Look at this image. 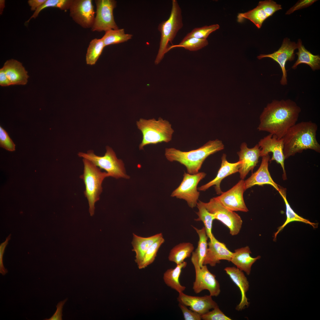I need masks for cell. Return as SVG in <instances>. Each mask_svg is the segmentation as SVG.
Listing matches in <instances>:
<instances>
[{
    "label": "cell",
    "mask_w": 320,
    "mask_h": 320,
    "mask_svg": "<svg viewBox=\"0 0 320 320\" xmlns=\"http://www.w3.org/2000/svg\"><path fill=\"white\" fill-rule=\"evenodd\" d=\"M84 170L80 178L84 181L85 190V196L89 204V212L91 216L94 214L95 203L99 200L103 191L102 183L104 179L109 177L105 172L101 169L90 161L83 159Z\"/></svg>",
    "instance_id": "4"
},
{
    "label": "cell",
    "mask_w": 320,
    "mask_h": 320,
    "mask_svg": "<svg viewBox=\"0 0 320 320\" xmlns=\"http://www.w3.org/2000/svg\"><path fill=\"white\" fill-rule=\"evenodd\" d=\"M137 128L141 131L143 139L140 144V150L145 146L151 144L170 141L174 130L171 124L167 121L159 118L157 120L154 119L148 120L140 119L136 122Z\"/></svg>",
    "instance_id": "5"
},
{
    "label": "cell",
    "mask_w": 320,
    "mask_h": 320,
    "mask_svg": "<svg viewBox=\"0 0 320 320\" xmlns=\"http://www.w3.org/2000/svg\"><path fill=\"white\" fill-rule=\"evenodd\" d=\"M301 111L296 103L290 99L274 100L264 108L257 129L281 139L296 124Z\"/></svg>",
    "instance_id": "1"
},
{
    "label": "cell",
    "mask_w": 320,
    "mask_h": 320,
    "mask_svg": "<svg viewBox=\"0 0 320 320\" xmlns=\"http://www.w3.org/2000/svg\"><path fill=\"white\" fill-rule=\"evenodd\" d=\"M260 149L258 144L254 147L249 148L245 143L240 146V150L237 152L239 161L241 164L239 172L241 180H243L251 170H252L258 162L260 156Z\"/></svg>",
    "instance_id": "17"
},
{
    "label": "cell",
    "mask_w": 320,
    "mask_h": 320,
    "mask_svg": "<svg viewBox=\"0 0 320 320\" xmlns=\"http://www.w3.org/2000/svg\"><path fill=\"white\" fill-rule=\"evenodd\" d=\"M260 165L257 170L252 173L247 180L244 181L245 190L255 185H262L268 184L272 185L279 191V185L272 179L268 170V162L270 160L269 154L263 156Z\"/></svg>",
    "instance_id": "20"
},
{
    "label": "cell",
    "mask_w": 320,
    "mask_h": 320,
    "mask_svg": "<svg viewBox=\"0 0 320 320\" xmlns=\"http://www.w3.org/2000/svg\"><path fill=\"white\" fill-rule=\"evenodd\" d=\"M191 261L195 272V279L193 286L195 293L198 294L204 290H207L212 297L219 295L220 292V286L216 276L209 270L206 265L200 267L195 251L192 253Z\"/></svg>",
    "instance_id": "8"
},
{
    "label": "cell",
    "mask_w": 320,
    "mask_h": 320,
    "mask_svg": "<svg viewBox=\"0 0 320 320\" xmlns=\"http://www.w3.org/2000/svg\"><path fill=\"white\" fill-rule=\"evenodd\" d=\"M193 227L199 237L197 247L195 252L197 256L199 265L200 267H201L203 265V262L208 249V243L207 241L208 237L204 227L201 229Z\"/></svg>",
    "instance_id": "33"
},
{
    "label": "cell",
    "mask_w": 320,
    "mask_h": 320,
    "mask_svg": "<svg viewBox=\"0 0 320 320\" xmlns=\"http://www.w3.org/2000/svg\"><path fill=\"white\" fill-rule=\"evenodd\" d=\"M316 0H301L298 1L293 7L286 12L285 14L289 15L295 11L307 7L313 4Z\"/></svg>",
    "instance_id": "41"
},
{
    "label": "cell",
    "mask_w": 320,
    "mask_h": 320,
    "mask_svg": "<svg viewBox=\"0 0 320 320\" xmlns=\"http://www.w3.org/2000/svg\"><path fill=\"white\" fill-rule=\"evenodd\" d=\"M279 192L284 201L286 208V220L282 225L278 228V230L274 234V240L276 239L278 234L289 223L294 221H298L309 224L314 228H316V224L311 223L309 220L298 215L292 209L287 201L286 196V190L284 188H280Z\"/></svg>",
    "instance_id": "28"
},
{
    "label": "cell",
    "mask_w": 320,
    "mask_h": 320,
    "mask_svg": "<svg viewBox=\"0 0 320 320\" xmlns=\"http://www.w3.org/2000/svg\"><path fill=\"white\" fill-rule=\"evenodd\" d=\"M260 151V156H266L271 152L272 156L270 161H275L280 164L283 172V178L286 179L284 161L285 159L284 154V144L282 138L278 139L276 136L270 134L261 139L258 144Z\"/></svg>",
    "instance_id": "16"
},
{
    "label": "cell",
    "mask_w": 320,
    "mask_h": 320,
    "mask_svg": "<svg viewBox=\"0 0 320 320\" xmlns=\"http://www.w3.org/2000/svg\"><path fill=\"white\" fill-rule=\"evenodd\" d=\"M5 6V1L4 0H0V13L1 15L4 11V9Z\"/></svg>",
    "instance_id": "46"
},
{
    "label": "cell",
    "mask_w": 320,
    "mask_h": 320,
    "mask_svg": "<svg viewBox=\"0 0 320 320\" xmlns=\"http://www.w3.org/2000/svg\"><path fill=\"white\" fill-rule=\"evenodd\" d=\"M105 47L101 38L95 39L90 42L86 55V62L88 65L95 64Z\"/></svg>",
    "instance_id": "32"
},
{
    "label": "cell",
    "mask_w": 320,
    "mask_h": 320,
    "mask_svg": "<svg viewBox=\"0 0 320 320\" xmlns=\"http://www.w3.org/2000/svg\"><path fill=\"white\" fill-rule=\"evenodd\" d=\"M8 238L3 243H2L0 246V272L4 276L8 272V271L4 268V266L2 258L5 247L8 243Z\"/></svg>",
    "instance_id": "43"
},
{
    "label": "cell",
    "mask_w": 320,
    "mask_h": 320,
    "mask_svg": "<svg viewBox=\"0 0 320 320\" xmlns=\"http://www.w3.org/2000/svg\"><path fill=\"white\" fill-rule=\"evenodd\" d=\"M105 154L102 156L96 155L92 150L87 153L79 152L78 155L79 157L90 161L101 169L105 171L109 177L116 179L129 178V177L126 174L123 161L117 158L111 148L107 146Z\"/></svg>",
    "instance_id": "7"
},
{
    "label": "cell",
    "mask_w": 320,
    "mask_h": 320,
    "mask_svg": "<svg viewBox=\"0 0 320 320\" xmlns=\"http://www.w3.org/2000/svg\"><path fill=\"white\" fill-rule=\"evenodd\" d=\"M219 28L220 26L218 24H215L195 28L191 32L188 33L181 42H183L193 37L207 39L211 33L218 29Z\"/></svg>",
    "instance_id": "36"
},
{
    "label": "cell",
    "mask_w": 320,
    "mask_h": 320,
    "mask_svg": "<svg viewBox=\"0 0 320 320\" xmlns=\"http://www.w3.org/2000/svg\"><path fill=\"white\" fill-rule=\"evenodd\" d=\"M69 9L70 15L76 23L84 28H92L95 17L92 0H72Z\"/></svg>",
    "instance_id": "14"
},
{
    "label": "cell",
    "mask_w": 320,
    "mask_h": 320,
    "mask_svg": "<svg viewBox=\"0 0 320 320\" xmlns=\"http://www.w3.org/2000/svg\"><path fill=\"white\" fill-rule=\"evenodd\" d=\"M0 144L1 147L9 151H13L15 150V145L8 133L1 126L0 127Z\"/></svg>",
    "instance_id": "39"
},
{
    "label": "cell",
    "mask_w": 320,
    "mask_h": 320,
    "mask_svg": "<svg viewBox=\"0 0 320 320\" xmlns=\"http://www.w3.org/2000/svg\"><path fill=\"white\" fill-rule=\"evenodd\" d=\"M194 249L193 244L191 243H180L171 250L168 256V259L176 265L181 263L184 261L185 259L191 256Z\"/></svg>",
    "instance_id": "29"
},
{
    "label": "cell",
    "mask_w": 320,
    "mask_h": 320,
    "mask_svg": "<svg viewBox=\"0 0 320 320\" xmlns=\"http://www.w3.org/2000/svg\"><path fill=\"white\" fill-rule=\"evenodd\" d=\"M46 0H29L28 3L32 11H35L43 4Z\"/></svg>",
    "instance_id": "45"
},
{
    "label": "cell",
    "mask_w": 320,
    "mask_h": 320,
    "mask_svg": "<svg viewBox=\"0 0 320 320\" xmlns=\"http://www.w3.org/2000/svg\"><path fill=\"white\" fill-rule=\"evenodd\" d=\"M209 44L206 39H200L191 38L180 42L178 44L169 46L168 51L176 47H183L191 51H196L207 46Z\"/></svg>",
    "instance_id": "37"
},
{
    "label": "cell",
    "mask_w": 320,
    "mask_h": 320,
    "mask_svg": "<svg viewBox=\"0 0 320 320\" xmlns=\"http://www.w3.org/2000/svg\"><path fill=\"white\" fill-rule=\"evenodd\" d=\"M178 306L182 311L185 320H201V315L190 308L188 309L187 306L180 303H179Z\"/></svg>",
    "instance_id": "40"
},
{
    "label": "cell",
    "mask_w": 320,
    "mask_h": 320,
    "mask_svg": "<svg viewBox=\"0 0 320 320\" xmlns=\"http://www.w3.org/2000/svg\"><path fill=\"white\" fill-rule=\"evenodd\" d=\"M132 36L131 34L125 33L124 29H111L105 32L102 38L105 47L127 41Z\"/></svg>",
    "instance_id": "31"
},
{
    "label": "cell",
    "mask_w": 320,
    "mask_h": 320,
    "mask_svg": "<svg viewBox=\"0 0 320 320\" xmlns=\"http://www.w3.org/2000/svg\"><path fill=\"white\" fill-rule=\"evenodd\" d=\"M187 265L186 262L177 264L174 268L167 269L164 273L163 279L165 284L178 293L183 292L186 288L182 285L179 281V278L182 269Z\"/></svg>",
    "instance_id": "27"
},
{
    "label": "cell",
    "mask_w": 320,
    "mask_h": 320,
    "mask_svg": "<svg viewBox=\"0 0 320 320\" xmlns=\"http://www.w3.org/2000/svg\"><path fill=\"white\" fill-rule=\"evenodd\" d=\"M204 172L191 174L184 172L182 181L179 186L172 193L171 196L185 200L188 206L193 208L196 206L200 193L197 186L206 176Z\"/></svg>",
    "instance_id": "10"
},
{
    "label": "cell",
    "mask_w": 320,
    "mask_h": 320,
    "mask_svg": "<svg viewBox=\"0 0 320 320\" xmlns=\"http://www.w3.org/2000/svg\"><path fill=\"white\" fill-rule=\"evenodd\" d=\"M221 141L209 140L202 146L188 151H181L174 148H166L165 155L169 161H176L185 167L187 173L194 174L199 172L205 159L209 155L224 148Z\"/></svg>",
    "instance_id": "3"
},
{
    "label": "cell",
    "mask_w": 320,
    "mask_h": 320,
    "mask_svg": "<svg viewBox=\"0 0 320 320\" xmlns=\"http://www.w3.org/2000/svg\"><path fill=\"white\" fill-rule=\"evenodd\" d=\"M67 300L68 299L66 298L64 300L60 301L58 303L56 306L57 308V310L53 315L49 319H46L44 320H62V316H63L62 312L63 306L67 301Z\"/></svg>",
    "instance_id": "42"
},
{
    "label": "cell",
    "mask_w": 320,
    "mask_h": 320,
    "mask_svg": "<svg viewBox=\"0 0 320 320\" xmlns=\"http://www.w3.org/2000/svg\"><path fill=\"white\" fill-rule=\"evenodd\" d=\"M201 319L203 320H231V318L226 316L220 309L218 305L212 310L201 315Z\"/></svg>",
    "instance_id": "38"
},
{
    "label": "cell",
    "mask_w": 320,
    "mask_h": 320,
    "mask_svg": "<svg viewBox=\"0 0 320 320\" xmlns=\"http://www.w3.org/2000/svg\"><path fill=\"white\" fill-rule=\"evenodd\" d=\"M251 253L248 246L237 249L233 252L230 262L237 268L249 275L252 265L261 257L260 256L253 257L250 255Z\"/></svg>",
    "instance_id": "24"
},
{
    "label": "cell",
    "mask_w": 320,
    "mask_h": 320,
    "mask_svg": "<svg viewBox=\"0 0 320 320\" xmlns=\"http://www.w3.org/2000/svg\"><path fill=\"white\" fill-rule=\"evenodd\" d=\"M164 241V239L162 237L150 247L145 253L141 262L138 265L139 269L145 268L154 261L159 248Z\"/></svg>",
    "instance_id": "35"
},
{
    "label": "cell",
    "mask_w": 320,
    "mask_h": 320,
    "mask_svg": "<svg viewBox=\"0 0 320 320\" xmlns=\"http://www.w3.org/2000/svg\"><path fill=\"white\" fill-rule=\"evenodd\" d=\"M244 182L243 180H239L231 189L223 192L216 198L223 205L231 211L248 212L243 198L245 191Z\"/></svg>",
    "instance_id": "15"
},
{
    "label": "cell",
    "mask_w": 320,
    "mask_h": 320,
    "mask_svg": "<svg viewBox=\"0 0 320 320\" xmlns=\"http://www.w3.org/2000/svg\"><path fill=\"white\" fill-rule=\"evenodd\" d=\"M11 85L26 84L29 76L28 72L19 61L13 59L7 61L2 67Z\"/></svg>",
    "instance_id": "23"
},
{
    "label": "cell",
    "mask_w": 320,
    "mask_h": 320,
    "mask_svg": "<svg viewBox=\"0 0 320 320\" xmlns=\"http://www.w3.org/2000/svg\"><path fill=\"white\" fill-rule=\"evenodd\" d=\"M221 166L215 178L205 184L197 188L199 191H205L213 185L217 194H221L223 192L220 187L222 180L226 177L239 172L241 162L240 161L234 163L228 162L226 159V155L223 154L221 157Z\"/></svg>",
    "instance_id": "21"
},
{
    "label": "cell",
    "mask_w": 320,
    "mask_h": 320,
    "mask_svg": "<svg viewBox=\"0 0 320 320\" xmlns=\"http://www.w3.org/2000/svg\"><path fill=\"white\" fill-rule=\"evenodd\" d=\"M198 211L196 212L198 217L195 219L196 221L203 222L206 229V233L209 239L214 236L212 232L213 221L215 218L213 214L209 212L203 203L199 201L197 204Z\"/></svg>",
    "instance_id": "30"
},
{
    "label": "cell",
    "mask_w": 320,
    "mask_h": 320,
    "mask_svg": "<svg viewBox=\"0 0 320 320\" xmlns=\"http://www.w3.org/2000/svg\"><path fill=\"white\" fill-rule=\"evenodd\" d=\"M317 124L311 121H302L290 127L282 138L285 159L303 150L311 149L320 152L316 138Z\"/></svg>",
    "instance_id": "2"
},
{
    "label": "cell",
    "mask_w": 320,
    "mask_h": 320,
    "mask_svg": "<svg viewBox=\"0 0 320 320\" xmlns=\"http://www.w3.org/2000/svg\"><path fill=\"white\" fill-rule=\"evenodd\" d=\"M233 254V252L229 250L224 243L218 241L213 236L208 243L203 265L214 267L222 260L230 262Z\"/></svg>",
    "instance_id": "18"
},
{
    "label": "cell",
    "mask_w": 320,
    "mask_h": 320,
    "mask_svg": "<svg viewBox=\"0 0 320 320\" xmlns=\"http://www.w3.org/2000/svg\"><path fill=\"white\" fill-rule=\"evenodd\" d=\"M297 49V45L287 38L283 40L282 45L279 49L273 53L268 54H260L257 57L259 59L265 57L270 58L277 62L279 65L282 75L280 81L282 85L287 84V73L285 65L287 61H291L294 60L295 50Z\"/></svg>",
    "instance_id": "13"
},
{
    "label": "cell",
    "mask_w": 320,
    "mask_h": 320,
    "mask_svg": "<svg viewBox=\"0 0 320 320\" xmlns=\"http://www.w3.org/2000/svg\"><path fill=\"white\" fill-rule=\"evenodd\" d=\"M72 1V0H46L34 12L26 23H28L32 18H36L41 11L47 8L56 7L64 10L69 9Z\"/></svg>",
    "instance_id": "34"
},
{
    "label": "cell",
    "mask_w": 320,
    "mask_h": 320,
    "mask_svg": "<svg viewBox=\"0 0 320 320\" xmlns=\"http://www.w3.org/2000/svg\"><path fill=\"white\" fill-rule=\"evenodd\" d=\"M297 44L298 52L296 54L298 57L292 68L295 69L299 64L303 63L308 65L313 71L319 69L320 68V56L314 55L306 49L303 45L300 39L298 40Z\"/></svg>",
    "instance_id": "26"
},
{
    "label": "cell",
    "mask_w": 320,
    "mask_h": 320,
    "mask_svg": "<svg viewBox=\"0 0 320 320\" xmlns=\"http://www.w3.org/2000/svg\"><path fill=\"white\" fill-rule=\"evenodd\" d=\"M210 295L203 296H196L187 295L183 292L179 293L177 300L189 307L191 310L200 315L204 314L218 306Z\"/></svg>",
    "instance_id": "19"
},
{
    "label": "cell",
    "mask_w": 320,
    "mask_h": 320,
    "mask_svg": "<svg viewBox=\"0 0 320 320\" xmlns=\"http://www.w3.org/2000/svg\"><path fill=\"white\" fill-rule=\"evenodd\" d=\"M224 270L231 279L239 287L241 294V299L239 303L236 308L238 311H241L248 306V302L246 296V293L248 290L249 282L243 272L234 267H228Z\"/></svg>",
    "instance_id": "22"
},
{
    "label": "cell",
    "mask_w": 320,
    "mask_h": 320,
    "mask_svg": "<svg viewBox=\"0 0 320 320\" xmlns=\"http://www.w3.org/2000/svg\"><path fill=\"white\" fill-rule=\"evenodd\" d=\"M203 203L208 211L218 220L226 226L232 236L238 234L241 228L243 221L241 217L234 212L228 209L220 202L216 197Z\"/></svg>",
    "instance_id": "9"
},
{
    "label": "cell",
    "mask_w": 320,
    "mask_h": 320,
    "mask_svg": "<svg viewBox=\"0 0 320 320\" xmlns=\"http://www.w3.org/2000/svg\"><path fill=\"white\" fill-rule=\"evenodd\" d=\"M96 15L91 28L92 31L105 32L118 29L115 21L113 10L116 2L114 0H95Z\"/></svg>",
    "instance_id": "11"
},
{
    "label": "cell",
    "mask_w": 320,
    "mask_h": 320,
    "mask_svg": "<svg viewBox=\"0 0 320 320\" xmlns=\"http://www.w3.org/2000/svg\"><path fill=\"white\" fill-rule=\"evenodd\" d=\"M183 23L181 9L176 0H172L170 15L166 20L159 25L158 29L161 33L158 52L155 60L156 64L159 63L168 51L169 42H172L178 31L183 27Z\"/></svg>",
    "instance_id": "6"
},
{
    "label": "cell",
    "mask_w": 320,
    "mask_h": 320,
    "mask_svg": "<svg viewBox=\"0 0 320 320\" xmlns=\"http://www.w3.org/2000/svg\"><path fill=\"white\" fill-rule=\"evenodd\" d=\"M0 85L4 87L11 85L10 82L3 68L0 69Z\"/></svg>",
    "instance_id": "44"
},
{
    "label": "cell",
    "mask_w": 320,
    "mask_h": 320,
    "mask_svg": "<svg viewBox=\"0 0 320 320\" xmlns=\"http://www.w3.org/2000/svg\"><path fill=\"white\" fill-rule=\"evenodd\" d=\"M282 9L281 5L273 0L260 1L258 5L252 9L239 13L237 16V21L241 23L245 20L248 19L260 29L265 20L276 12Z\"/></svg>",
    "instance_id": "12"
},
{
    "label": "cell",
    "mask_w": 320,
    "mask_h": 320,
    "mask_svg": "<svg viewBox=\"0 0 320 320\" xmlns=\"http://www.w3.org/2000/svg\"><path fill=\"white\" fill-rule=\"evenodd\" d=\"M163 237L161 233H158L148 237H143L133 233L132 242V251L136 253L135 261L138 265L141 262L146 252L157 240Z\"/></svg>",
    "instance_id": "25"
}]
</instances>
